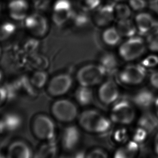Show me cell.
Instances as JSON below:
<instances>
[{"instance_id":"cell-1","label":"cell","mask_w":158,"mask_h":158,"mask_svg":"<svg viewBox=\"0 0 158 158\" xmlns=\"http://www.w3.org/2000/svg\"><path fill=\"white\" fill-rule=\"evenodd\" d=\"M82 128L88 132L103 133L111 127V120L98 111L89 110L81 113L79 119Z\"/></svg>"},{"instance_id":"cell-2","label":"cell","mask_w":158,"mask_h":158,"mask_svg":"<svg viewBox=\"0 0 158 158\" xmlns=\"http://www.w3.org/2000/svg\"><path fill=\"white\" fill-rule=\"evenodd\" d=\"M107 74L101 65L89 64L81 68L77 73L80 85L91 87L100 83Z\"/></svg>"},{"instance_id":"cell-3","label":"cell","mask_w":158,"mask_h":158,"mask_svg":"<svg viewBox=\"0 0 158 158\" xmlns=\"http://www.w3.org/2000/svg\"><path fill=\"white\" fill-rule=\"evenodd\" d=\"M146 44L143 39L139 36L132 37L120 45L119 53L126 61L136 60L145 52Z\"/></svg>"},{"instance_id":"cell-4","label":"cell","mask_w":158,"mask_h":158,"mask_svg":"<svg viewBox=\"0 0 158 158\" xmlns=\"http://www.w3.org/2000/svg\"><path fill=\"white\" fill-rule=\"evenodd\" d=\"M135 112L132 104L126 100L116 101L111 112V120L116 124L128 125L135 119Z\"/></svg>"},{"instance_id":"cell-5","label":"cell","mask_w":158,"mask_h":158,"mask_svg":"<svg viewBox=\"0 0 158 158\" xmlns=\"http://www.w3.org/2000/svg\"><path fill=\"white\" fill-rule=\"evenodd\" d=\"M33 130L37 138L44 141H51L55 135V126L50 118L41 114L35 118Z\"/></svg>"},{"instance_id":"cell-6","label":"cell","mask_w":158,"mask_h":158,"mask_svg":"<svg viewBox=\"0 0 158 158\" xmlns=\"http://www.w3.org/2000/svg\"><path fill=\"white\" fill-rule=\"evenodd\" d=\"M51 112L59 121L69 123L77 117V109L75 104L71 101L60 99L54 103L51 107Z\"/></svg>"},{"instance_id":"cell-7","label":"cell","mask_w":158,"mask_h":158,"mask_svg":"<svg viewBox=\"0 0 158 158\" xmlns=\"http://www.w3.org/2000/svg\"><path fill=\"white\" fill-rule=\"evenodd\" d=\"M146 76V71L143 66L132 64L126 66L119 74L120 81L127 85H138L141 83Z\"/></svg>"},{"instance_id":"cell-8","label":"cell","mask_w":158,"mask_h":158,"mask_svg":"<svg viewBox=\"0 0 158 158\" xmlns=\"http://www.w3.org/2000/svg\"><path fill=\"white\" fill-rule=\"evenodd\" d=\"M73 9L69 0H57L54 5L52 19L56 26H61L73 16Z\"/></svg>"},{"instance_id":"cell-9","label":"cell","mask_w":158,"mask_h":158,"mask_svg":"<svg viewBox=\"0 0 158 158\" xmlns=\"http://www.w3.org/2000/svg\"><path fill=\"white\" fill-rule=\"evenodd\" d=\"M72 83L73 79L70 75H58L50 80L48 86V92L52 96H61L68 91Z\"/></svg>"},{"instance_id":"cell-10","label":"cell","mask_w":158,"mask_h":158,"mask_svg":"<svg viewBox=\"0 0 158 158\" xmlns=\"http://www.w3.org/2000/svg\"><path fill=\"white\" fill-rule=\"evenodd\" d=\"M25 26L33 35L37 37H42L48 30L47 19L39 13L29 15L25 19Z\"/></svg>"},{"instance_id":"cell-11","label":"cell","mask_w":158,"mask_h":158,"mask_svg":"<svg viewBox=\"0 0 158 158\" xmlns=\"http://www.w3.org/2000/svg\"><path fill=\"white\" fill-rule=\"evenodd\" d=\"M99 97L102 103L110 105L118 101L119 90L114 81L109 79L102 84L99 90Z\"/></svg>"},{"instance_id":"cell-12","label":"cell","mask_w":158,"mask_h":158,"mask_svg":"<svg viewBox=\"0 0 158 158\" xmlns=\"http://www.w3.org/2000/svg\"><path fill=\"white\" fill-rule=\"evenodd\" d=\"M115 4L109 3L100 6L95 10L93 22L99 27L108 26L116 18L114 11Z\"/></svg>"},{"instance_id":"cell-13","label":"cell","mask_w":158,"mask_h":158,"mask_svg":"<svg viewBox=\"0 0 158 158\" xmlns=\"http://www.w3.org/2000/svg\"><path fill=\"white\" fill-rule=\"evenodd\" d=\"M80 139V133L76 126L67 127L62 133V146L66 150H73L77 146Z\"/></svg>"},{"instance_id":"cell-14","label":"cell","mask_w":158,"mask_h":158,"mask_svg":"<svg viewBox=\"0 0 158 158\" xmlns=\"http://www.w3.org/2000/svg\"><path fill=\"white\" fill-rule=\"evenodd\" d=\"M28 8L29 6L26 0H12L8 5L9 15L16 21L26 19Z\"/></svg>"},{"instance_id":"cell-15","label":"cell","mask_w":158,"mask_h":158,"mask_svg":"<svg viewBox=\"0 0 158 158\" xmlns=\"http://www.w3.org/2000/svg\"><path fill=\"white\" fill-rule=\"evenodd\" d=\"M137 30L141 34L150 32L156 26V22L152 15L147 13H140L135 16L134 21Z\"/></svg>"},{"instance_id":"cell-16","label":"cell","mask_w":158,"mask_h":158,"mask_svg":"<svg viewBox=\"0 0 158 158\" xmlns=\"http://www.w3.org/2000/svg\"><path fill=\"white\" fill-rule=\"evenodd\" d=\"M156 98L153 93L147 89L139 90L133 97V102L142 109H148L153 105Z\"/></svg>"},{"instance_id":"cell-17","label":"cell","mask_w":158,"mask_h":158,"mask_svg":"<svg viewBox=\"0 0 158 158\" xmlns=\"http://www.w3.org/2000/svg\"><path fill=\"white\" fill-rule=\"evenodd\" d=\"M32 156V153L30 148L23 141L14 142L9 146L7 151L8 158H29Z\"/></svg>"},{"instance_id":"cell-18","label":"cell","mask_w":158,"mask_h":158,"mask_svg":"<svg viewBox=\"0 0 158 158\" xmlns=\"http://www.w3.org/2000/svg\"><path fill=\"white\" fill-rule=\"evenodd\" d=\"M139 125L145 132H156L158 131V117L152 113H145L140 118Z\"/></svg>"},{"instance_id":"cell-19","label":"cell","mask_w":158,"mask_h":158,"mask_svg":"<svg viewBox=\"0 0 158 158\" xmlns=\"http://www.w3.org/2000/svg\"><path fill=\"white\" fill-rule=\"evenodd\" d=\"M116 28L122 37L128 38L135 36L138 31L135 22L129 19L118 20Z\"/></svg>"},{"instance_id":"cell-20","label":"cell","mask_w":158,"mask_h":158,"mask_svg":"<svg viewBox=\"0 0 158 158\" xmlns=\"http://www.w3.org/2000/svg\"><path fill=\"white\" fill-rule=\"evenodd\" d=\"M75 98L79 104L86 106L93 100V93L90 87L80 85L75 92Z\"/></svg>"},{"instance_id":"cell-21","label":"cell","mask_w":158,"mask_h":158,"mask_svg":"<svg viewBox=\"0 0 158 158\" xmlns=\"http://www.w3.org/2000/svg\"><path fill=\"white\" fill-rule=\"evenodd\" d=\"M121 37L117 28L114 27L107 28L103 32V41L106 44L110 46L118 44L121 40Z\"/></svg>"},{"instance_id":"cell-22","label":"cell","mask_w":158,"mask_h":158,"mask_svg":"<svg viewBox=\"0 0 158 158\" xmlns=\"http://www.w3.org/2000/svg\"><path fill=\"white\" fill-rule=\"evenodd\" d=\"M106 73H111L115 70L117 66V61L112 54H105L101 59V64Z\"/></svg>"},{"instance_id":"cell-23","label":"cell","mask_w":158,"mask_h":158,"mask_svg":"<svg viewBox=\"0 0 158 158\" xmlns=\"http://www.w3.org/2000/svg\"><path fill=\"white\" fill-rule=\"evenodd\" d=\"M114 11L116 18L118 20L129 19L132 14L131 8L129 6L122 3L115 4Z\"/></svg>"},{"instance_id":"cell-24","label":"cell","mask_w":158,"mask_h":158,"mask_svg":"<svg viewBox=\"0 0 158 158\" xmlns=\"http://www.w3.org/2000/svg\"><path fill=\"white\" fill-rule=\"evenodd\" d=\"M16 26L11 22H5L0 25V41L11 37L15 32Z\"/></svg>"},{"instance_id":"cell-25","label":"cell","mask_w":158,"mask_h":158,"mask_svg":"<svg viewBox=\"0 0 158 158\" xmlns=\"http://www.w3.org/2000/svg\"><path fill=\"white\" fill-rule=\"evenodd\" d=\"M48 79L47 73L42 71L34 73L30 79L33 85L37 88H42L45 86Z\"/></svg>"},{"instance_id":"cell-26","label":"cell","mask_w":158,"mask_h":158,"mask_svg":"<svg viewBox=\"0 0 158 158\" xmlns=\"http://www.w3.org/2000/svg\"><path fill=\"white\" fill-rule=\"evenodd\" d=\"M21 123L19 117L14 114H9L4 118L3 125L8 130H14L19 127Z\"/></svg>"},{"instance_id":"cell-27","label":"cell","mask_w":158,"mask_h":158,"mask_svg":"<svg viewBox=\"0 0 158 158\" xmlns=\"http://www.w3.org/2000/svg\"><path fill=\"white\" fill-rule=\"evenodd\" d=\"M101 4V0H79V5L84 11L95 10Z\"/></svg>"},{"instance_id":"cell-28","label":"cell","mask_w":158,"mask_h":158,"mask_svg":"<svg viewBox=\"0 0 158 158\" xmlns=\"http://www.w3.org/2000/svg\"><path fill=\"white\" fill-rule=\"evenodd\" d=\"M147 44L151 51L158 52V28L151 32L148 36Z\"/></svg>"},{"instance_id":"cell-29","label":"cell","mask_w":158,"mask_h":158,"mask_svg":"<svg viewBox=\"0 0 158 158\" xmlns=\"http://www.w3.org/2000/svg\"><path fill=\"white\" fill-rule=\"evenodd\" d=\"M129 6L135 11H142L147 6L146 0H129Z\"/></svg>"},{"instance_id":"cell-30","label":"cell","mask_w":158,"mask_h":158,"mask_svg":"<svg viewBox=\"0 0 158 158\" xmlns=\"http://www.w3.org/2000/svg\"><path fill=\"white\" fill-rule=\"evenodd\" d=\"M75 23L79 26H84L87 23L88 19L84 14H78L74 17Z\"/></svg>"},{"instance_id":"cell-31","label":"cell","mask_w":158,"mask_h":158,"mask_svg":"<svg viewBox=\"0 0 158 158\" xmlns=\"http://www.w3.org/2000/svg\"><path fill=\"white\" fill-rule=\"evenodd\" d=\"M88 158H106L107 154L105 151L100 149H96L92 151L87 156Z\"/></svg>"},{"instance_id":"cell-32","label":"cell","mask_w":158,"mask_h":158,"mask_svg":"<svg viewBox=\"0 0 158 158\" xmlns=\"http://www.w3.org/2000/svg\"><path fill=\"white\" fill-rule=\"evenodd\" d=\"M150 81L152 86L158 89V71L152 73L150 76Z\"/></svg>"},{"instance_id":"cell-33","label":"cell","mask_w":158,"mask_h":158,"mask_svg":"<svg viewBox=\"0 0 158 158\" xmlns=\"http://www.w3.org/2000/svg\"><path fill=\"white\" fill-rule=\"evenodd\" d=\"M8 94L6 89L0 87V106H2L6 101Z\"/></svg>"},{"instance_id":"cell-34","label":"cell","mask_w":158,"mask_h":158,"mask_svg":"<svg viewBox=\"0 0 158 158\" xmlns=\"http://www.w3.org/2000/svg\"><path fill=\"white\" fill-rule=\"evenodd\" d=\"M154 149L156 154L158 156V131L156 134V137L154 142Z\"/></svg>"},{"instance_id":"cell-35","label":"cell","mask_w":158,"mask_h":158,"mask_svg":"<svg viewBox=\"0 0 158 158\" xmlns=\"http://www.w3.org/2000/svg\"><path fill=\"white\" fill-rule=\"evenodd\" d=\"M154 106H155V109H156V114L158 117V97L156 98V101H155V103H154Z\"/></svg>"},{"instance_id":"cell-36","label":"cell","mask_w":158,"mask_h":158,"mask_svg":"<svg viewBox=\"0 0 158 158\" xmlns=\"http://www.w3.org/2000/svg\"><path fill=\"white\" fill-rule=\"evenodd\" d=\"M114 1H118V2H122V1H126V0H114Z\"/></svg>"},{"instance_id":"cell-37","label":"cell","mask_w":158,"mask_h":158,"mask_svg":"<svg viewBox=\"0 0 158 158\" xmlns=\"http://www.w3.org/2000/svg\"><path fill=\"white\" fill-rule=\"evenodd\" d=\"M2 79V73L0 72V81Z\"/></svg>"},{"instance_id":"cell-38","label":"cell","mask_w":158,"mask_h":158,"mask_svg":"<svg viewBox=\"0 0 158 158\" xmlns=\"http://www.w3.org/2000/svg\"><path fill=\"white\" fill-rule=\"evenodd\" d=\"M0 53H1V49H0Z\"/></svg>"},{"instance_id":"cell-39","label":"cell","mask_w":158,"mask_h":158,"mask_svg":"<svg viewBox=\"0 0 158 158\" xmlns=\"http://www.w3.org/2000/svg\"><path fill=\"white\" fill-rule=\"evenodd\" d=\"M0 10H1V9H0Z\"/></svg>"}]
</instances>
